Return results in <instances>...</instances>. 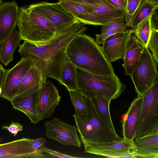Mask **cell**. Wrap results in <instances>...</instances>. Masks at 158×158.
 Listing matches in <instances>:
<instances>
[{"label":"cell","mask_w":158,"mask_h":158,"mask_svg":"<svg viewBox=\"0 0 158 158\" xmlns=\"http://www.w3.org/2000/svg\"><path fill=\"white\" fill-rule=\"evenodd\" d=\"M77 22L61 33L56 35L49 44L37 46L24 41L18 52L22 58L29 60L40 72L43 84L48 78L56 80L61 85V74L67 48L77 35L85 33L87 27Z\"/></svg>","instance_id":"cell-1"},{"label":"cell","mask_w":158,"mask_h":158,"mask_svg":"<svg viewBox=\"0 0 158 158\" xmlns=\"http://www.w3.org/2000/svg\"><path fill=\"white\" fill-rule=\"evenodd\" d=\"M66 55L76 67L98 75L113 76V67L95 40L85 33L79 34L69 45Z\"/></svg>","instance_id":"cell-2"},{"label":"cell","mask_w":158,"mask_h":158,"mask_svg":"<svg viewBox=\"0 0 158 158\" xmlns=\"http://www.w3.org/2000/svg\"><path fill=\"white\" fill-rule=\"evenodd\" d=\"M17 25L22 40L37 46L50 44L56 35L54 25L28 6L19 9Z\"/></svg>","instance_id":"cell-3"},{"label":"cell","mask_w":158,"mask_h":158,"mask_svg":"<svg viewBox=\"0 0 158 158\" xmlns=\"http://www.w3.org/2000/svg\"><path fill=\"white\" fill-rule=\"evenodd\" d=\"M76 73L81 90L95 92L111 100L118 98L126 87L116 74L113 76L98 75L77 67Z\"/></svg>","instance_id":"cell-4"},{"label":"cell","mask_w":158,"mask_h":158,"mask_svg":"<svg viewBox=\"0 0 158 158\" xmlns=\"http://www.w3.org/2000/svg\"><path fill=\"white\" fill-rule=\"evenodd\" d=\"M142 96V104L135 138L158 131V80Z\"/></svg>","instance_id":"cell-5"},{"label":"cell","mask_w":158,"mask_h":158,"mask_svg":"<svg viewBox=\"0 0 158 158\" xmlns=\"http://www.w3.org/2000/svg\"><path fill=\"white\" fill-rule=\"evenodd\" d=\"M143 52L131 77L138 95H142L158 80V64L147 47Z\"/></svg>","instance_id":"cell-6"},{"label":"cell","mask_w":158,"mask_h":158,"mask_svg":"<svg viewBox=\"0 0 158 158\" xmlns=\"http://www.w3.org/2000/svg\"><path fill=\"white\" fill-rule=\"evenodd\" d=\"M35 13L46 19L56 28V34L64 31L74 23L79 22L67 11L59 2H41L28 6Z\"/></svg>","instance_id":"cell-7"},{"label":"cell","mask_w":158,"mask_h":158,"mask_svg":"<svg viewBox=\"0 0 158 158\" xmlns=\"http://www.w3.org/2000/svg\"><path fill=\"white\" fill-rule=\"evenodd\" d=\"M93 10L76 18L82 23L103 26L114 20L125 18V10L113 5L107 0H102L96 5H91Z\"/></svg>","instance_id":"cell-8"},{"label":"cell","mask_w":158,"mask_h":158,"mask_svg":"<svg viewBox=\"0 0 158 158\" xmlns=\"http://www.w3.org/2000/svg\"><path fill=\"white\" fill-rule=\"evenodd\" d=\"M46 136L65 146L80 148L81 142L74 125H71L59 118L53 117L44 123Z\"/></svg>","instance_id":"cell-9"},{"label":"cell","mask_w":158,"mask_h":158,"mask_svg":"<svg viewBox=\"0 0 158 158\" xmlns=\"http://www.w3.org/2000/svg\"><path fill=\"white\" fill-rule=\"evenodd\" d=\"M33 66L29 60L22 58L14 67L7 70L1 97L10 102L17 95L22 77Z\"/></svg>","instance_id":"cell-10"},{"label":"cell","mask_w":158,"mask_h":158,"mask_svg":"<svg viewBox=\"0 0 158 158\" xmlns=\"http://www.w3.org/2000/svg\"><path fill=\"white\" fill-rule=\"evenodd\" d=\"M57 88L48 81L40 88L36 104L39 121L50 118L61 101Z\"/></svg>","instance_id":"cell-11"},{"label":"cell","mask_w":158,"mask_h":158,"mask_svg":"<svg viewBox=\"0 0 158 158\" xmlns=\"http://www.w3.org/2000/svg\"><path fill=\"white\" fill-rule=\"evenodd\" d=\"M32 140L23 138L0 143V158L45 157L44 152L33 147Z\"/></svg>","instance_id":"cell-12"},{"label":"cell","mask_w":158,"mask_h":158,"mask_svg":"<svg viewBox=\"0 0 158 158\" xmlns=\"http://www.w3.org/2000/svg\"><path fill=\"white\" fill-rule=\"evenodd\" d=\"M132 29H127L106 38L102 47L105 56L111 63L123 59L127 45L130 36L133 33Z\"/></svg>","instance_id":"cell-13"},{"label":"cell","mask_w":158,"mask_h":158,"mask_svg":"<svg viewBox=\"0 0 158 158\" xmlns=\"http://www.w3.org/2000/svg\"><path fill=\"white\" fill-rule=\"evenodd\" d=\"M143 102L142 96L138 95L131 102L126 113L122 117V134L124 139L134 140L138 127Z\"/></svg>","instance_id":"cell-14"},{"label":"cell","mask_w":158,"mask_h":158,"mask_svg":"<svg viewBox=\"0 0 158 158\" xmlns=\"http://www.w3.org/2000/svg\"><path fill=\"white\" fill-rule=\"evenodd\" d=\"M42 85H38L27 93L17 95L10 101L13 108L23 113L31 123L35 124L40 122L36 111V104L39 91Z\"/></svg>","instance_id":"cell-15"},{"label":"cell","mask_w":158,"mask_h":158,"mask_svg":"<svg viewBox=\"0 0 158 158\" xmlns=\"http://www.w3.org/2000/svg\"><path fill=\"white\" fill-rule=\"evenodd\" d=\"M88 108L90 123L95 130L100 142H108L124 139L114 135L106 125L91 99L84 95Z\"/></svg>","instance_id":"cell-16"},{"label":"cell","mask_w":158,"mask_h":158,"mask_svg":"<svg viewBox=\"0 0 158 158\" xmlns=\"http://www.w3.org/2000/svg\"><path fill=\"white\" fill-rule=\"evenodd\" d=\"M19 11L15 1L0 5V44L15 29Z\"/></svg>","instance_id":"cell-17"},{"label":"cell","mask_w":158,"mask_h":158,"mask_svg":"<svg viewBox=\"0 0 158 158\" xmlns=\"http://www.w3.org/2000/svg\"><path fill=\"white\" fill-rule=\"evenodd\" d=\"M142 46L135 36L131 35L127 42L123 59L125 74L131 77L143 52Z\"/></svg>","instance_id":"cell-18"},{"label":"cell","mask_w":158,"mask_h":158,"mask_svg":"<svg viewBox=\"0 0 158 158\" xmlns=\"http://www.w3.org/2000/svg\"><path fill=\"white\" fill-rule=\"evenodd\" d=\"M85 153L93 154L96 151L114 152L119 151H135L136 148L134 140L124 139L120 141L108 142H92L84 148Z\"/></svg>","instance_id":"cell-19"},{"label":"cell","mask_w":158,"mask_h":158,"mask_svg":"<svg viewBox=\"0 0 158 158\" xmlns=\"http://www.w3.org/2000/svg\"><path fill=\"white\" fill-rule=\"evenodd\" d=\"M135 138L137 153L143 158H158V131Z\"/></svg>","instance_id":"cell-20"},{"label":"cell","mask_w":158,"mask_h":158,"mask_svg":"<svg viewBox=\"0 0 158 158\" xmlns=\"http://www.w3.org/2000/svg\"><path fill=\"white\" fill-rule=\"evenodd\" d=\"M81 91L83 95L91 99L106 125L114 135L118 136L115 132L110 114L109 105L111 100L95 92Z\"/></svg>","instance_id":"cell-21"},{"label":"cell","mask_w":158,"mask_h":158,"mask_svg":"<svg viewBox=\"0 0 158 158\" xmlns=\"http://www.w3.org/2000/svg\"><path fill=\"white\" fill-rule=\"evenodd\" d=\"M21 40L19 31L15 29L0 44V61L5 66L14 60V52Z\"/></svg>","instance_id":"cell-22"},{"label":"cell","mask_w":158,"mask_h":158,"mask_svg":"<svg viewBox=\"0 0 158 158\" xmlns=\"http://www.w3.org/2000/svg\"><path fill=\"white\" fill-rule=\"evenodd\" d=\"M73 116L84 148L90 143L100 142L95 130L90 123L87 114L81 116H78L75 114Z\"/></svg>","instance_id":"cell-23"},{"label":"cell","mask_w":158,"mask_h":158,"mask_svg":"<svg viewBox=\"0 0 158 158\" xmlns=\"http://www.w3.org/2000/svg\"><path fill=\"white\" fill-rule=\"evenodd\" d=\"M77 67L66 56L63 62L61 74L62 85L69 91L80 89L77 82Z\"/></svg>","instance_id":"cell-24"},{"label":"cell","mask_w":158,"mask_h":158,"mask_svg":"<svg viewBox=\"0 0 158 158\" xmlns=\"http://www.w3.org/2000/svg\"><path fill=\"white\" fill-rule=\"evenodd\" d=\"M40 85H43L40 74L33 66L22 77L16 96L27 93Z\"/></svg>","instance_id":"cell-25"},{"label":"cell","mask_w":158,"mask_h":158,"mask_svg":"<svg viewBox=\"0 0 158 158\" xmlns=\"http://www.w3.org/2000/svg\"><path fill=\"white\" fill-rule=\"evenodd\" d=\"M153 12L142 20L133 29V33L142 46L148 47L151 32V19Z\"/></svg>","instance_id":"cell-26"},{"label":"cell","mask_w":158,"mask_h":158,"mask_svg":"<svg viewBox=\"0 0 158 158\" xmlns=\"http://www.w3.org/2000/svg\"><path fill=\"white\" fill-rule=\"evenodd\" d=\"M75 114L78 116L88 113L87 104L82 93L80 89L69 91Z\"/></svg>","instance_id":"cell-27"},{"label":"cell","mask_w":158,"mask_h":158,"mask_svg":"<svg viewBox=\"0 0 158 158\" xmlns=\"http://www.w3.org/2000/svg\"><path fill=\"white\" fill-rule=\"evenodd\" d=\"M59 2L67 11L75 17L78 15L87 14L93 10L90 5L68 1Z\"/></svg>","instance_id":"cell-28"},{"label":"cell","mask_w":158,"mask_h":158,"mask_svg":"<svg viewBox=\"0 0 158 158\" xmlns=\"http://www.w3.org/2000/svg\"><path fill=\"white\" fill-rule=\"evenodd\" d=\"M158 6L147 0H143L136 12L132 23L131 28L134 29L142 20L153 13Z\"/></svg>","instance_id":"cell-29"},{"label":"cell","mask_w":158,"mask_h":158,"mask_svg":"<svg viewBox=\"0 0 158 158\" xmlns=\"http://www.w3.org/2000/svg\"><path fill=\"white\" fill-rule=\"evenodd\" d=\"M143 0H127L125 9L126 27L131 28L135 15Z\"/></svg>","instance_id":"cell-30"},{"label":"cell","mask_w":158,"mask_h":158,"mask_svg":"<svg viewBox=\"0 0 158 158\" xmlns=\"http://www.w3.org/2000/svg\"><path fill=\"white\" fill-rule=\"evenodd\" d=\"M148 48L151 52L156 62L158 64V29L151 28Z\"/></svg>","instance_id":"cell-31"},{"label":"cell","mask_w":158,"mask_h":158,"mask_svg":"<svg viewBox=\"0 0 158 158\" xmlns=\"http://www.w3.org/2000/svg\"><path fill=\"white\" fill-rule=\"evenodd\" d=\"M127 30L126 26L119 27L116 28L108 30L100 34H97L96 35V42L99 44H102L104 40L107 38L117 33Z\"/></svg>","instance_id":"cell-32"},{"label":"cell","mask_w":158,"mask_h":158,"mask_svg":"<svg viewBox=\"0 0 158 158\" xmlns=\"http://www.w3.org/2000/svg\"><path fill=\"white\" fill-rule=\"evenodd\" d=\"M126 26L125 18H121L113 21L108 23L102 26L101 29V33L119 27Z\"/></svg>","instance_id":"cell-33"},{"label":"cell","mask_w":158,"mask_h":158,"mask_svg":"<svg viewBox=\"0 0 158 158\" xmlns=\"http://www.w3.org/2000/svg\"><path fill=\"white\" fill-rule=\"evenodd\" d=\"M2 128L8 130L10 133L13 134L14 136H15L18 132L23 130V127L18 122H12L9 126H3L2 127Z\"/></svg>","instance_id":"cell-34"},{"label":"cell","mask_w":158,"mask_h":158,"mask_svg":"<svg viewBox=\"0 0 158 158\" xmlns=\"http://www.w3.org/2000/svg\"><path fill=\"white\" fill-rule=\"evenodd\" d=\"M39 149L43 152L48 153L53 157L62 158H80V157L73 156L70 155L62 154L50 149L43 146L40 147L39 148Z\"/></svg>","instance_id":"cell-35"},{"label":"cell","mask_w":158,"mask_h":158,"mask_svg":"<svg viewBox=\"0 0 158 158\" xmlns=\"http://www.w3.org/2000/svg\"><path fill=\"white\" fill-rule=\"evenodd\" d=\"M151 28L158 29V7L153 12L151 19Z\"/></svg>","instance_id":"cell-36"},{"label":"cell","mask_w":158,"mask_h":158,"mask_svg":"<svg viewBox=\"0 0 158 158\" xmlns=\"http://www.w3.org/2000/svg\"><path fill=\"white\" fill-rule=\"evenodd\" d=\"M46 143V139L42 137H39L36 139H32V144L33 147L36 149L43 145Z\"/></svg>","instance_id":"cell-37"},{"label":"cell","mask_w":158,"mask_h":158,"mask_svg":"<svg viewBox=\"0 0 158 158\" xmlns=\"http://www.w3.org/2000/svg\"><path fill=\"white\" fill-rule=\"evenodd\" d=\"M102 0H58L59 2L64 1H71L90 5H96Z\"/></svg>","instance_id":"cell-38"},{"label":"cell","mask_w":158,"mask_h":158,"mask_svg":"<svg viewBox=\"0 0 158 158\" xmlns=\"http://www.w3.org/2000/svg\"><path fill=\"white\" fill-rule=\"evenodd\" d=\"M7 70L5 69L0 63V98L1 97L2 89Z\"/></svg>","instance_id":"cell-39"},{"label":"cell","mask_w":158,"mask_h":158,"mask_svg":"<svg viewBox=\"0 0 158 158\" xmlns=\"http://www.w3.org/2000/svg\"><path fill=\"white\" fill-rule=\"evenodd\" d=\"M116 6L125 10L127 1L125 0H107Z\"/></svg>","instance_id":"cell-40"},{"label":"cell","mask_w":158,"mask_h":158,"mask_svg":"<svg viewBox=\"0 0 158 158\" xmlns=\"http://www.w3.org/2000/svg\"><path fill=\"white\" fill-rule=\"evenodd\" d=\"M155 5L158 6V0H147Z\"/></svg>","instance_id":"cell-41"},{"label":"cell","mask_w":158,"mask_h":158,"mask_svg":"<svg viewBox=\"0 0 158 158\" xmlns=\"http://www.w3.org/2000/svg\"><path fill=\"white\" fill-rule=\"evenodd\" d=\"M3 0H0V5L2 3Z\"/></svg>","instance_id":"cell-42"},{"label":"cell","mask_w":158,"mask_h":158,"mask_svg":"<svg viewBox=\"0 0 158 158\" xmlns=\"http://www.w3.org/2000/svg\"><path fill=\"white\" fill-rule=\"evenodd\" d=\"M125 0L126 1H127V0Z\"/></svg>","instance_id":"cell-43"}]
</instances>
